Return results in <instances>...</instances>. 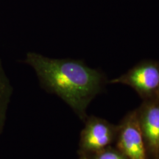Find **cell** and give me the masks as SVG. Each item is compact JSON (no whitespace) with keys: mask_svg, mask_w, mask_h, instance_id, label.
Returning <instances> with one entry per match:
<instances>
[{"mask_svg":"<svg viewBox=\"0 0 159 159\" xmlns=\"http://www.w3.org/2000/svg\"><path fill=\"white\" fill-rule=\"evenodd\" d=\"M25 63L46 91L64 101L80 119H87V107L104 85L100 71L79 60L51 58L32 52L26 55Z\"/></svg>","mask_w":159,"mask_h":159,"instance_id":"1","label":"cell"},{"mask_svg":"<svg viewBox=\"0 0 159 159\" xmlns=\"http://www.w3.org/2000/svg\"><path fill=\"white\" fill-rule=\"evenodd\" d=\"M109 83L128 85L144 100L157 98L159 92V62L142 61Z\"/></svg>","mask_w":159,"mask_h":159,"instance_id":"2","label":"cell"},{"mask_svg":"<svg viewBox=\"0 0 159 159\" xmlns=\"http://www.w3.org/2000/svg\"><path fill=\"white\" fill-rule=\"evenodd\" d=\"M117 130L118 126L104 119L97 116L86 119L80 139V155L89 156L110 146L116 140Z\"/></svg>","mask_w":159,"mask_h":159,"instance_id":"3","label":"cell"},{"mask_svg":"<svg viewBox=\"0 0 159 159\" xmlns=\"http://www.w3.org/2000/svg\"><path fill=\"white\" fill-rule=\"evenodd\" d=\"M115 141L116 148L128 159H148L136 109L128 113L118 125Z\"/></svg>","mask_w":159,"mask_h":159,"instance_id":"4","label":"cell"},{"mask_svg":"<svg viewBox=\"0 0 159 159\" xmlns=\"http://www.w3.org/2000/svg\"><path fill=\"white\" fill-rule=\"evenodd\" d=\"M136 111L147 150L155 158L159 150V99L144 100Z\"/></svg>","mask_w":159,"mask_h":159,"instance_id":"5","label":"cell"},{"mask_svg":"<svg viewBox=\"0 0 159 159\" xmlns=\"http://www.w3.org/2000/svg\"><path fill=\"white\" fill-rule=\"evenodd\" d=\"M12 94L13 87L0 60V135L5 128Z\"/></svg>","mask_w":159,"mask_h":159,"instance_id":"6","label":"cell"},{"mask_svg":"<svg viewBox=\"0 0 159 159\" xmlns=\"http://www.w3.org/2000/svg\"><path fill=\"white\" fill-rule=\"evenodd\" d=\"M85 156L89 159H128L118 149L113 148L111 145Z\"/></svg>","mask_w":159,"mask_h":159,"instance_id":"7","label":"cell"},{"mask_svg":"<svg viewBox=\"0 0 159 159\" xmlns=\"http://www.w3.org/2000/svg\"><path fill=\"white\" fill-rule=\"evenodd\" d=\"M154 159H159V150L158 151V152H157V153H156V156H155Z\"/></svg>","mask_w":159,"mask_h":159,"instance_id":"8","label":"cell"},{"mask_svg":"<svg viewBox=\"0 0 159 159\" xmlns=\"http://www.w3.org/2000/svg\"><path fill=\"white\" fill-rule=\"evenodd\" d=\"M79 159H89V158L85 156H80V158Z\"/></svg>","mask_w":159,"mask_h":159,"instance_id":"9","label":"cell"},{"mask_svg":"<svg viewBox=\"0 0 159 159\" xmlns=\"http://www.w3.org/2000/svg\"><path fill=\"white\" fill-rule=\"evenodd\" d=\"M157 98L159 99V92H158V97H157Z\"/></svg>","mask_w":159,"mask_h":159,"instance_id":"10","label":"cell"}]
</instances>
